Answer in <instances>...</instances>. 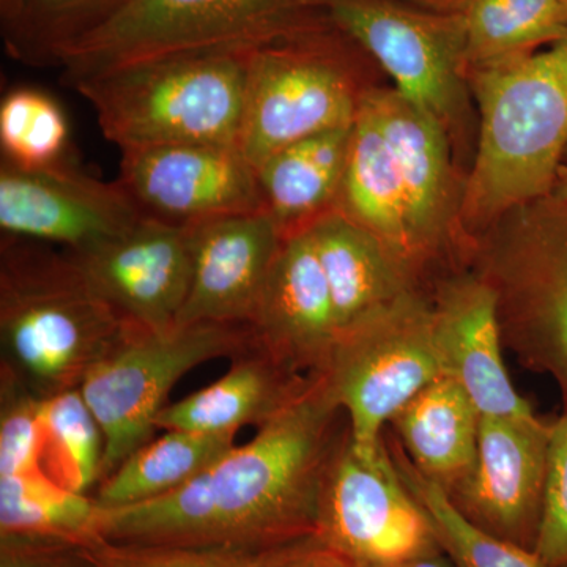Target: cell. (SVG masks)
Returning a JSON list of instances; mask_svg holds the SVG:
<instances>
[{
  "label": "cell",
  "instance_id": "cell-1",
  "mask_svg": "<svg viewBox=\"0 0 567 567\" xmlns=\"http://www.w3.org/2000/svg\"><path fill=\"white\" fill-rule=\"evenodd\" d=\"M346 413L322 377L192 483L148 502L100 506L99 539L130 546L271 548L317 537ZM319 539V537H317Z\"/></svg>",
  "mask_w": 567,
  "mask_h": 567
},
{
  "label": "cell",
  "instance_id": "cell-2",
  "mask_svg": "<svg viewBox=\"0 0 567 567\" xmlns=\"http://www.w3.org/2000/svg\"><path fill=\"white\" fill-rule=\"evenodd\" d=\"M466 76L480 132L462 188L465 249L499 215L554 188L567 148V35Z\"/></svg>",
  "mask_w": 567,
  "mask_h": 567
},
{
  "label": "cell",
  "instance_id": "cell-3",
  "mask_svg": "<svg viewBox=\"0 0 567 567\" xmlns=\"http://www.w3.org/2000/svg\"><path fill=\"white\" fill-rule=\"evenodd\" d=\"M126 323L92 289L69 251L0 241L2 368L41 399L80 390Z\"/></svg>",
  "mask_w": 567,
  "mask_h": 567
},
{
  "label": "cell",
  "instance_id": "cell-4",
  "mask_svg": "<svg viewBox=\"0 0 567 567\" xmlns=\"http://www.w3.org/2000/svg\"><path fill=\"white\" fill-rule=\"evenodd\" d=\"M249 51L192 52L132 63L71 85L123 151L156 145L238 147Z\"/></svg>",
  "mask_w": 567,
  "mask_h": 567
},
{
  "label": "cell",
  "instance_id": "cell-5",
  "mask_svg": "<svg viewBox=\"0 0 567 567\" xmlns=\"http://www.w3.org/2000/svg\"><path fill=\"white\" fill-rule=\"evenodd\" d=\"M464 268L494 290L505 349L554 380L567 412V199L509 208L470 238Z\"/></svg>",
  "mask_w": 567,
  "mask_h": 567
},
{
  "label": "cell",
  "instance_id": "cell-6",
  "mask_svg": "<svg viewBox=\"0 0 567 567\" xmlns=\"http://www.w3.org/2000/svg\"><path fill=\"white\" fill-rule=\"evenodd\" d=\"M361 51L327 18L248 52L238 151L254 169L293 142L353 125L369 89Z\"/></svg>",
  "mask_w": 567,
  "mask_h": 567
},
{
  "label": "cell",
  "instance_id": "cell-7",
  "mask_svg": "<svg viewBox=\"0 0 567 567\" xmlns=\"http://www.w3.org/2000/svg\"><path fill=\"white\" fill-rule=\"evenodd\" d=\"M324 20L320 0H130L76 41L59 66L71 87L167 55L251 51Z\"/></svg>",
  "mask_w": 567,
  "mask_h": 567
},
{
  "label": "cell",
  "instance_id": "cell-8",
  "mask_svg": "<svg viewBox=\"0 0 567 567\" xmlns=\"http://www.w3.org/2000/svg\"><path fill=\"white\" fill-rule=\"evenodd\" d=\"M252 347L248 324L194 323L147 330L126 323L118 341L80 388L103 429L102 481L151 442L167 395L186 372L205 361L233 360Z\"/></svg>",
  "mask_w": 567,
  "mask_h": 567
},
{
  "label": "cell",
  "instance_id": "cell-9",
  "mask_svg": "<svg viewBox=\"0 0 567 567\" xmlns=\"http://www.w3.org/2000/svg\"><path fill=\"white\" fill-rule=\"evenodd\" d=\"M440 375L431 293L416 292L375 319L341 331L317 377L346 413L353 446L369 456L382 445L393 417Z\"/></svg>",
  "mask_w": 567,
  "mask_h": 567
},
{
  "label": "cell",
  "instance_id": "cell-10",
  "mask_svg": "<svg viewBox=\"0 0 567 567\" xmlns=\"http://www.w3.org/2000/svg\"><path fill=\"white\" fill-rule=\"evenodd\" d=\"M324 17L394 82V89L442 123L451 141L468 126L464 22L402 0H320Z\"/></svg>",
  "mask_w": 567,
  "mask_h": 567
},
{
  "label": "cell",
  "instance_id": "cell-11",
  "mask_svg": "<svg viewBox=\"0 0 567 567\" xmlns=\"http://www.w3.org/2000/svg\"><path fill=\"white\" fill-rule=\"evenodd\" d=\"M317 537L352 565L368 567H406L439 550L427 514L399 475L386 435L365 456L347 429L324 480Z\"/></svg>",
  "mask_w": 567,
  "mask_h": 567
},
{
  "label": "cell",
  "instance_id": "cell-12",
  "mask_svg": "<svg viewBox=\"0 0 567 567\" xmlns=\"http://www.w3.org/2000/svg\"><path fill=\"white\" fill-rule=\"evenodd\" d=\"M144 218L121 183L103 182L73 164L0 163V229L7 237L81 252L128 233Z\"/></svg>",
  "mask_w": 567,
  "mask_h": 567
},
{
  "label": "cell",
  "instance_id": "cell-13",
  "mask_svg": "<svg viewBox=\"0 0 567 567\" xmlns=\"http://www.w3.org/2000/svg\"><path fill=\"white\" fill-rule=\"evenodd\" d=\"M121 153L117 182L142 215L194 226L264 210L256 171L235 145H156Z\"/></svg>",
  "mask_w": 567,
  "mask_h": 567
},
{
  "label": "cell",
  "instance_id": "cell-14",
  "mask_svg": "<svg viewBox=\"0 0 567 567\" xmlns=\"http://www.w3.org/2000/svg\"><path fill=\"white\" fill-rule=\"evenodd\" d=\"M550 424L539 416H483L475 468L446 492L458 513L488 535L535 551Z\"/></svg>",
  "mask_w": 567,
  "mask_h": 567
},
{
  "label": "cell",
  "instance_id": "cell-15",
  "mask_svg": "<svg viewBox=\"0 0 567 567\" xmlns=\"http://www.w3.org/2000/svg\"><path fill=\"white\" fill-rule=\"evenodd\" d=\"M70 254L123 322L147 330L177 324L192 287V226L144 215L128 233Z\"/></svg>",
  "mask_w": 567,
  "mask_h": 567
},
{
  "label": "cell",
  "instance_id": "cell-16",
  "mask_svg": "<svg viewBox=\"0 0 567 567\" xmlns=\"http://www.w3.org/2000/svg\"><path fill=\"white\" fill-rule=\"evenodd\" d=\"M431 306L443 375L461 383L483 416H535L506 371L494 290L468 268H457L432 284Z\"/></svg>",
  "mask_w": 567,
  "mask_h": 567
},
{
  "label": "cell",
  "instance_id": "cell-17",
  "mask_svg": "<svg viewBox=\"0 0 567 567\" xmlns=\"http://www.w3.org/2000/svg\"><path fill=\"white\" fill-rule=\"evenodd\" d=\"M254 347L292 374L322 375L339 328L308 229L282 237L251 324Z\"/></svg>",
  "mask_w": 567,
  "mask_h": 567
},
{
  "label": "cell",
  "instance_id": "cell-18",
  "mask_svg": "<svg viewBox=\"0 0 567 567\" xmlns=\"http://www.w3.org/2000/svg\"><path fill=\"white\" fill-rule=\"evenodd\" d=\"M282 235L264 210L192 226L193 279L177 324H251Z\"/></svg>",
  "mask_w": 567,
  "mask_h": 567
},
{
  "label": "cell",
  "instance_id": "cell-19",
  "mask_svg": "<svg viewBox=\"0 0 567 567\" xmlns=\"http://www.w3.org/2000/svg\"><path fill=\"white\" fill-rule=\"evenodd\" d=\"M334 306L339 333L427 292L385 246L334 208L308 227Z\"/></svg>",
  "mask_w": 567,
  "mask_h": 567
},
{
  "label": "cell",
  "instance_id": "cell-20",
  "mask_svg": "<svg viewBox=\"0 0 567 567\" xmlns=\"http://www.w3.org/2000/svg\"><path fill=\"white\" fill-rule=\"evenodd\" d=\"M333 208L374 235L427 290L417 267L404 181L365 96L353 123L349 158Z\"/></svg>",
  "mask_w": 567,
  "mask_h": 567
},
{
  "label": "cell",
  "instance_id": "cell-21",
  "mask_svg": "<svg viewBox=\"0 0 567 567\" xmlns=\"http://www.w3.org/2000/svg\"><path fill=\"white\" fill-rule=\"evenodd\" d=\"M311 382L312 377L292 374L252 347L233 358L221 379L164 406L156 429L203 434H237L244 425L260 429L293 404Z\"/></svg>",
  "mask_w": 567,
  "mask_h": 567
},
{
  "label": "cell",
  "instance_id": "cell-22",
  "mask_svg": "<svg viewBox=\"0 0 567 567\" xmlns=\"http://www.w3.org/2000/svg\"><path fill=\"white\" fill-rule=\"evenodd\" d=\"M481 417L461 383L440 375L390 425L417 472L450 492L475 468Z\"/></svg>",
  "mask_w": 567,
  "mask_h": 567
},
{
  "label": "cell",
  "instance_id": "cell-23",
  "mask_svg": "<svg viewBox=\"0 0 567 567\" xmlns=\"http://www.w3.org/2000/svg\"><path fill=\"white\" fill-rule=\"evenodd\" d=\"M352 128L353 125L330 130L293 142L254 169L264 212L282 237L306 229L334 207Z\"/></svg>",
  "mask_w": 567,
  "mask_h": 567
},
{
  "label": "cell",
  "instance_id": "cell-24",
  "mask_svg": "<svg viewBox=\"0 0 567 567\" xmlns=\"http://www.w3.org/2000/svg\"><path fill=\"white\" fill-rule=\"evenodd\" d=\"M237 434H203L173 429L134 451L93 495L102 507L148 502L192 483L235 446Z\"/></svg>",
  "mask_w": 567,
  "mask_h": 567
},
{
  "label": "cell",
  "instance_id": "cell-25",
  "mask_svg": "<svg viewBox=\"0 0 567 567\" xmlns=\"http://www.w3.org/2000/svg\"><path fill=\"white\" fill-rule=\"evenodd\" d=\"M100 506L43 470L0 477V536L87 547L96 543Z\"/></svg>",
  "mask_w": 567,
  "mask_h": 567
},
{
  "label": "cell",
  "instance_id": "cell-26",
  "mask_svg": "<svg viewBox=\"0 0 567 567\" xmlns=\"http://www.w3.org/2000/svg\"><path fill=\"white\" fill-rule=\"evenodd\" d=\"M130 0H0L7 52L32 66L58 65L76 41Z\"/></svg>",
  "mask_w": 567,
  "mask_h": 567
},
{
  "label": "cell",
  "instance_id": "cell-27",
  "mask_svg": "<svg viewBox=\"0 0 567 567\" xmlns=\"http://www.w3.org/2000/svg\"><path fill=\"white\" fill-rule=\"evenodd\" d=\"M468 70L506 61L567 35V11L558 0H465Z\"/></svg>",
  "mask_w": 567,
  "mask_h": 567
},
{
  "label": "cell",
  "instance_id": "cell-28",
  "mask_svg": "<svg viewBox=\"0 0 567 567\" xmlns=\"http://www.w3.org/2000/svg\"><path fill=\"white\" fill-rule=\"evenodd\" d=\"M386 442L399 475L427 514L436 544L454 566L550 567L537 557L536 551L488 535L466 520L447 498L446 492L417 472L393 435H386Z\"/></svg>",
  "mask_w": 567,
  "mask_h": 567
},
{
  "label": "cell",
  "instance_id": "cell-29",
  "mask_svg": "<svg viewBox=\"0 0 567 567\" xmlns=\"http://www.w3.org/2000/svg\"><path fill=\"white\" fill-rule=\"evenodd\" d=\"M41 470L70 491L87 494L103 477L102 425L80 390L44 399Z\"/></svg>",
  "mask_w": 567,
  "mask_h": 567
},
{
  "label": "cell",
  "instance_id": "cell-30",
  "mask_svg": "<svg viewBox=\"0 0 567 567\" xmlns=\"http://www.w3.org/2000/svg\"><path fill=\"white\" fill-rule=\"evenodd\" d=\"M70 128L58 100L33 87H18L0 103L2 158L17 166L44 167L63 162Z\"/></svg>",
  "mask_w": 567,
  "mask_h": 567
},
{
  "label": "cell",
  "instance_id": "cell-31",
  "mask_svg": "<svg viewBox=\"0 0 567 567\" xmlns=\"http://www.w3.org/2000/svg\"><path fill=\"white\" fill-rule=\"evenodd\" d=\"M320 543L317 537L271 548L130 546L96 540L82 547L87 567H282Z\"/></svg>",
  "mask_w": 567,
  "mask_h": 567
},
{
  "label": "cell",
  "instance_id": "cell-32",
  "mask_svg": "<svg viewBox=\"0 0 567 567\" xmlns=\"http://www.w3.org/2000/svg\"><path fill=\"white\" fill-rule=\"evenodd\" d=\"M43 401L0 369V477L41 470Z\"/></svg>",
  "mask_w": 567,
  "mask_h": 567
},
{
  "label": "cell",
  "instance_id": "cell-33",
  "mask_svg": "<svg viewBox=\"0 0 567 567\" xmlns=\"http://www.w3.org/2000/svg\"><path fill=\"white\" fill-rule=\"evenodd\" d=\"M535 551L550 567H567V412L550 424L546 496Z\"/></svg>",
  "mask_w": 567,
  "mask_h": 567
},
{
  "label": "cell",
  "instance_id": "cell-34",
  "mask_svg": "<svg viewBox=\"0 0 567 567\" xmlns=\"http://www.w3.org/2000/svg\"><path fill=\"white\" fill-rule=\"evenodd\" d=\"M0 567H87L82 547L0 536Z\"/></svg>",
  "mask_w": 567,
  "mask_h": 567
},
{
  "label": "cell",
  "instance_id": "cell-35",
  "mask_svg": "<svg viewBox=\"0 0 567 567\" xmlns=\"http://www.w3.org/2000/svg\"><path fill=\"white\" fill-rule=\"evenodd\" d=\"M347 565L349 561L341 555L324 547L322 543H317L316 546L290 559L282 567H347Z\"/></svg>",
  "mask_w": 567,
  "mask_h": 567
},
{
  "label": "cell",
  "instance_id": "cell-36",
  "mask_svg": "<svg viewBox=\"0 0 567 567\" xmlns=\"http://www.w3.org/2000/svg\"><path fill=\"white\" fill-rule=\"evenodd\" d=\"M420 9L440 11V13H457L465 0H402Z\"/></svg>",
  "mask_w": 567,
  "mask_h": 567
},
{
  "label": "cell",
  "instance_id": "cell-37",
  "mask_svg": "<svg viewBox=\"0 0 567 567\" xmlns=\"http://www.w3.org/2000/svg\"><path fill=\"white\" fill-rule=\"evenodd\" d=\"M406 567H456L450 558L443 554L442 548L417 558L416 561L410 563Z\"/></svg>",
  "mask_w": 567,
  "mask_h": 567
},
{
  "label": "cell",
  "instance_id": "cell-38",
  "mask_svg": "<svg viewBox=\"0 0 567 567\" xmlns=\"http://www.w3.org/2000/svg\"><path fill=\"white\" fill-rule=\"evenodd\" d=\"M550 194L567 199V148L565 155H563L561 163H559L557 177H555L554 188H551Z\"/></svg>",
  "mask_w": 567,
  "mask_h": 567
},
{
  "label": "cell",
  "instance_id": "cell-39",
  "mask_svg": "<svg viewBox=\"0 0 567 567\" xmlns=\"http://www.w3.org/2000/svg\"><path fill=\"white\" fill-rule=\"evenodd\" d=\"M559 3H561L563 7H565L567 11V0H558Z\"/></svg>",
  "mask_w": 567,
  "mask_h": 567
},
{
  "label": "cell",
  "instance_id": "cell-40",
  "mask_svg": "<svg viewBox=\"0 0 567 567\" xmlns=\"http://www.w3.org/2000/svg\"><path fill=\"white\" fill-rule=\"evenodd\" d=\"M347 567H368V566L352 565V563H349V565H347Z\"/></svg>",
  "mask_w": 567,
  "mask_h": 567
}]
</instances>
